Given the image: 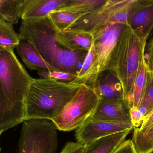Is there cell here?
Wrapping results in <instances>:
<instances>
[{
  "label": "cell",
  "instance_id": "29",
  "mask_svg": "<svg viewBox=\"0 0 153 153\" xmlns=\"http://www.w3.org/2000/svg\"></svg>",
  "mask_w": 153,
  "mask_h": 153
},
{
  "label": "cell",
  "instance_id": "18",
  "mask_svg": "<svg viewBox=\"0 0 153 153\" xmlns=\"http://www.w3.org/2000/svg\"><path fill=\"white\" fill-rule=\"evenodd\" d=\"M148 69L145 57L142 59L138 73L136 78L133 91L132 107L138 108L140 106L146 89L147 80Z\"/></svg>",
  "mask_w": 153,
  "mask_h": 153
},
{
  "label": "cell",
  "instance_id": "28",
  "mask_svg": "<svg viewBox=\"0 0 153 153\" xmlns=\"http://www.w3.org/2000/svg\"><path fill=\"white\" fill-rule=\"evenodd\" d=\"M153 123V110L145 117L140 127L138 128L139 129H143L147 128Z\"/></svg>",
  "mask_w": 153,
  "mask_h": 153
},
{
  "label": "cell",
  "instance_id": "23",
  "mask_svg": "<svg viewBox=\"0 0 153 153\" xmlns=\"http://www.w3.org/2000/svg\"><path fill=\"white\" fill-rule=\"evenodd\" d=\"M38 74L41 78H49L65 82H71L76 79L77 76L61 71H43Z\"/></svg>",
  "mask_w": 153,
  "mask_h": 153
},
{
  "label": "cell",
  "instance_id": "21",
  "mask_svg": "<svg viewBox=\"0 0 153 153\" xmlns=\"http://www.w3.org/2000/svg\"><path fill=\"white\" fill-rule=\"evenodd\" d=\"M85 14H76L66 11H54L49 15L59 28L64 31Z\"/></svg>",
  "mask_w": 153,
  "mask_h": 153
},
{
  "label": "cell",
  "instance_id": "14",
  "mask_svg": "<svg viewBox=\"0 0 153 153\" xmlns=\"http://www.w3.org/2000/svg\"><path fill=\"white\" fill-rule=\"evenodd\" d=\"M16 49L23 63L30 70L37 71L38 72L43 71H60L47 63L33 45L26 41L21 40Z\"/></svg>",
  "mask_w": 153,
  "mask_h": 153
},
{
  "label": "cell",
  "instance_id": "8",
  "mask_svg": "<svg viewBox=\"0 0 153 153\" xmlns=\"http://www.w3.org/2000/svg\"><path fill=\"white\" fill-rule=\"evenodd\" d=\"M135 0H107L92 13L78 19L64 31H82L111 23L128 24L130 12Z\"/></svg>",
  "mask_w": 153,
  "mask_h": 153
},
{
  "label": "cell",
  "instance_id": "27",
  "mask_svg": "<svg viewBox=\"0 0 153 153\" xmlns=\"http://www.w3.org/2000/svg\"><path fill=\"white\" fill-rule=\"evenodd\" d=\"M85 147L77 142H68L60 153H82Z\"/></svg>",
  "mask_w": 153,
  "mask_h": 153
},
{
  "label": "cell",
  "instance_id": "10",
  "mask_svg": "<svg viewBox=\"0 0 153 153\" xmlns=\"http://www.w3.org/2000/svg\"><path fill=\"white\" fill-rule=\"evenodd\" d=\"M91 117L99 120L132 125L130 108L122 100L100 99Z\"/></svg>",
  "mask_w": 153,
  "mask_h": 153
},
{
  "label": "cell",
  "instance_id": "22",
  "mask_svg": "<svg viewBox=\"0 0 153 153\" xmlns=\"http://www.w3.org/2000/svg\"><path fill=\"white\" fill-rule=\"evenodd\" d=\"M140 107L145 108L148 114L153 110V72L148 70L146 85L139 108Z\"/></svg>",
  "mask_w": 153,
  "mask_h": 153
},
{
  "label": "cell",
  "instance_id": "26",
  "mask_svg": "<svg viewBox=\"0 0 153 153\" xmlns=\"http://www.w3.org/2000/svg\"><path fill=\"white\" fill-rule=\"evenodd\" d=\"M113 153H138L132 140H125Z\"/></svg>",
  "mask_w": 153,
  "mask_h": 153
},
{
  "label": "cell",
  "instance_id": "1",
  "mask_svg": "<svg viewBox=\"0 0 153 153\" xmlns=\"http://www.w3.org/2000/svg\"><path fill=\"white\" fill-rule=\"evenodd\" d=\"M19 32L21 40L32 45L51 66L78 76L88 51L73 45L49 16L22 20Z\"/></svg>",
  "mask_w": 153,
  "mask_h": 153
},
{
  "label": "cell",
  "instance_id": "16",
  "mask_svg": "<svg viewBox=\"0 0 153 153\" xmlns=\"http://www.w3.org/2000/svg\"><path fill=\"white\" fill-rule=\"evenodd\" d=\"M25 0H0V19L17 24L22 18Z\"/></svg>",
  "mask_w": 153,
  "mask_h": 153
},
{
  "label": "cell",
  "instance_id": "13",
  "mask_svg": "<svg viewBox=\"0 0 153 153\" xmlns=\"http://www.w3.org/2000/svg\"><path fill=\"white\" fill-rule=\"evenodd\" d=\"M93 88L100 99L123 100L120 83L108 70L99 75Z\"/></svg>",
  "mask_w": 153,
  "mask_h": 153
},
{
  "label": "cell",
  "instance_id": "25",
  "mask_svg": "<svg viewBox=\"0 0 153 153\" xmlns=\"http://www.w3.org/2000/svg\"><path fill=\"white\" fill-rule=\"evenodd\" d=\"M145 59L148 70L153 72V36L147 43Z\"/></svg>",
  "mask_w": 153,
  "mask_h": 153
},
{
  "label": "cell",
  "instance_id": "2",
  "mask_svg": "<svg viewBox=\"0 0 153 153\" xmlns=\"http://www.w3.org/2000/svg\"><path fill=\"white\" fill-rule=\"evenodd\" d=\"M14 49L0 47V134L26 120V102L34 78Z\"/></svg>",
  "mask_w": 153,
  "mask_h": 153
},
{
  "label": "cell",
  "instance_id": "11",
  "mask_svg": "<svg viewBox=\"0 0 153 153\" xmlns=\"http://www.w3.org/2000/svg\"><path fill=\"white\" fill-rule=\"evenodd\" d=\"M128 24L149 39L153 32V0H135Z\"/></svg>",
  "mask_w": 153,
  "mask_h": 153
},
{
  "label": "cell",
  "instance_id": "9",
  "mask_svg": "<svg viewBox=\"0 0 153 153\" xmlns=\"http://www.w3.org/2000/svg\"><path fill=\"white\" fill-rule=\"evenodd\" d=\"M133 128L131 124L99 120L90 116L76 130L75 137L77 142L85 146L101 138Z\"/></svg>",
  "mask_w": 153,
  "mask_h": 153
},
{
  "label": "cell",
  "instance_id": "6",
  "mask_svg": "<svg viewBox=\"0 0 153 153\" xmlns=\"http://www.w3.org/2000/svg\"><path fill=\"white\" fill-rule=\"evenodd\" d=\"M57 128L51 120L31 119L23 123L19 153H56Z\"/></svg>",
  "mask_w": 153,
  "mask_h": 153
},
{
  "label": "cell",
  "instance_id": "20",
  "mask_svg": "<svg viewBox=\"0 0 153 153\" xmlns=\"http://www.w3.org/2000/svg\"><path fill=\"white\" fill-rule=\"evenodd\" d=\"M69 41L80 50L88 51L93 42L92 34L82 31H63Z\"/></svg>",
  "mask_w": 153,
  "mask_h": 153
},
{
  "label": "cell",
  "instance_id": "24",
  "mask_svg": "<svg viewBox=\"0 0 153 153\" xmlns=\"http://www.w3.org/2000/svg\"><path fill=\"white\" fill-rule=\"evenodd\" d=\"M141 108H136L134 107L130 109V115L131 124L134 128L140 127L147 115L146 113Z\"/></svg>",
  "mask_w": 153,
  "mask_h": 153
},
{
  "label": "cell",
  "instance_id": "19",
  "mask_svg": "<svg viewBox=\"0 0 153 153\" xmlns=\"http://www.w3.org/2000/svg\"><path fill=\"white\" fill-rule=\"evenodd\" d=\"M21 42L11 23L0 19V47L14 49Z\"/></svg>",
  "mask_w": 153,
  "mask_h": 153
},
{
  "label": "cell",
  "instance_id": "17",
  "mask_svg": "<svg viewBox=\"0 0 153 153\" xmlns=\"http://www.w3.org/2000/svg\"><path fill=\"white\" fill-rule=\"evenodd\" d=\"M107 0H69L66 5L55 11L87 15L99 8Z\"/></svg>",
  "mask_w": 153,
  "mask_h": 153
},
{
  "label": "cell",
  "instance_id": "15",
  "mask_svg": "<svg viewBox=\"0 0 153 153\" xmlns=\"http://www.w3.org/2000/svg\"><path fill=\"white\" fill-rule=\"evenodd\" d=\"M131 131H121L101 138L85 146L82 153H113Z\"/></svg>",
  "mask_w": 153,
  "mask_h": 153
},
{
  "label": "cell",
  "instance_id": "7",
  "mask_svg": "<svg viewBox=\"0 0 153 153\" xmlns=\"http://www.w3.org/2000/svg\"><path fill=\"white\" fill-rule=\"evenodd\" d=\"M125 25L123 23H111L85 31L93 36L96 56L89 86L93 88L99 75L108 69L113 52Z\"/></svg>",
  "mask_w": 153,
  "mask_h": 153
},
{
  "label": "cell",
  "instance_id": "4",
  "mask_svg": "<svg viewBox=\"0 0 153 153\" xmlns=\"http://www.w3.org/2000/svg\"><path fill=\"white\" fill-rule=\"evenodd\" d=\"M81 85L49 78H34L26 102V120H51L68 102Z\"/></svg>",
  "mask_w": 153,
  "mask_h": 153
},
{
  "label": "cell",
  "instance_id": "3",
  "mask_svg": "<svg viewBox=\"0 0 153 153\" xmlns=\"http://www.w3.org/2000/svg\"><path fill=\"white\" fill-rule=\"evenodd\" d=\"M148 37L126 24L112 54L108 70L121 85L123 101L130 109L139 70L145 57Z\"/></svg>",
  "mask_w": 153,
  "mask_h": 153
},
{
  "label": "cell",
  "instance_id": "5",
  "mask_svg": "<svg viewBox=\"0 0 153 153\" xmlns=\"http://www.w3.org/2000/svg\"><path fill=\"white\" fill-rule=\"evenodd\" d=\"M99 100L93 87L82 84L60 112L51 121L59 130H77L92 115Z\"/></svg>",
  "mask_w": 153,
  "mask_h": 153
},
{
  "label": "cell",
  "instance_id": "12",
  "mask_svg": "<svg viewBox=\"0 0 153 153\" xmlns=\"http://www.w3.org/2000/svg\"><path fill=\"white\" fill-rule=\"evenodd\" d=\"M69 0H25L22 20L38 19L46 17L59 9Z\"/></svg>",
  "mask_w": 153,
  "mask_h": 153
}]
</instances>
